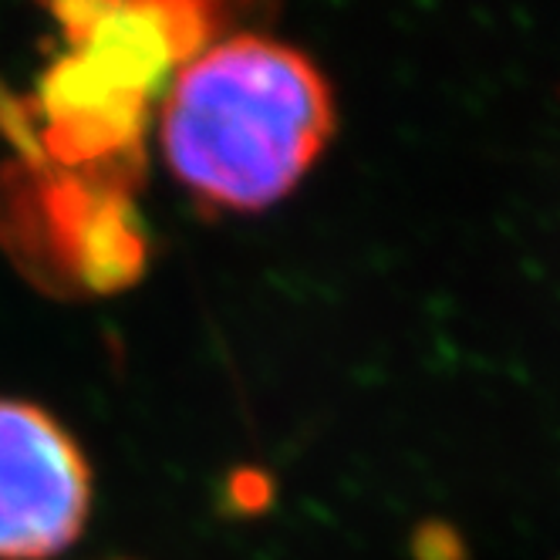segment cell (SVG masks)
Instances as JSON below:
<instances>
[{
  "instance_id": "277c9868",
  "label": "cell",
  "mask_w": 560,
  "mask_h": 560,
  "mask_svg": "<svg viewBox=\"0 0 560 560\" xmlns=\"http://www.w3.org/2000/svg\"><path fill=\"white\" fill-rule=\"evenodd\" d=\"M416 553H419V560H466V547H463L459 534L446 524L422 527Z\"/></svg>"
},
{
  "instance_id": "3957f363",
  "label": "cell",
  "mask_w": 560,
  "mask_h": 560,
  "mask_svg": "<svg viewBox=\"0 0 560 560\" xmlns=\"http://www.w3.org/2000/svg\"><path fill=\"white\" fill-rule=\"evenodd\" d=\"M92 469L42 406L0 398V560H51L82 537Z\"/></svg>"
},
{
  "instance_id": "6da1fadb",
  "label": "cell",
  "mask_w": 560,
  "mask_h": 560,
  "mask_svg": "<svg viewBox=\"0 0 560 560\" xmlns=\"http://www.w3.org/2000/svg\"><path fill=\"white\" fill-rule=\"evenodd\" d=\"M335 122L328 78L304 51L233 34L179 65L159 112V145L192 196L257 213L311 173Z\"/></svg>"
},
{
  "instance_id": "7a4b0ae2",
  "label": "cell",
  "mask_w": 560,
  "mask_h": 560,
  "mask_svg": "<svg viewBox=\"0 0 560 560\" xmlns=\"http://www.w3.org/2000/svg\"><path fill=\"white\" fill-rule=\"evenodd\" d=\"M78 45L48 78L55 145L65 155H105L139 136L145 95L207 37V8L78 4L58 8Z\"/></svg>"
}]
</instances>
